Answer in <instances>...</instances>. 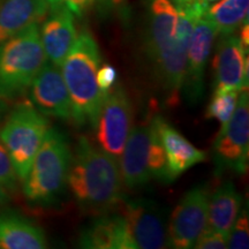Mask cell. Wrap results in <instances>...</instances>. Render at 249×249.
I'll return each mask as SVG.
<instances>
[{
	"label": "cell",
	"instance_id": "obj_29",
	"mask_svg": "<svg viewBox=\"0 0 249 249\" xmlns=\"http://www.w3.org/2000/svg\"><path fill=\"white\" fill-rule=\"evenodd\" d=\"M239 39H240L242 45H244L245 48L248 50V45H249V24H248V22H245L241 26V33H240V37H239Z\"/></svg>",
	"mask_w": 249,
	"mask_h": 249
},
{
	"label": "cell",
	"instance_id": "obj_32",
	"mask_svg": "<svg viewBox=\"0 0 249 249\" xmlns=\"http://www.w3.org/2000/svg\"><path fill=\"white\" fill-rule=\"evenodd\" d=\"M2 113H4V104H2V101L0 99V120H1Z\"/></svg>",
	"mask_w": 249,
	"mask_h": 249
},
{
	"label": "cell",
	"instance_id": "obj_13",
	"mask_svg": "<svg viewBox=\"0 0 249 249\" xmlns=\"http://www.w3.org/2000/svg\"><path fill=\"white\" fill-rule=\"evenodd\" d=\"M248 50L238 36L224 35L213 58V90L242 91L248 88Z\"/></svg>",
	"mask_w": 249,
	"mask_h": 249
},
{
	"label": "cell",
	"instance_id": "obj_3",
	"mask_svg": "<svg viewBox=\"0 0 249 249\" xmlns=\"http://www.w3.org/2000/svg\"><path fill=\"white\" fill-rule=\"evenodd\" d=\"M101 52L88 29L77 35L61 64V74L71 99V120L76 126H95L105 95L97 85Z\"/></svg>",
	"mask_w": 249,
	"mask_h": 249
},
{
	"label": "cell",
	"instance_id": "obj_33",
	"mask_svg": "<svg viewBox=\"0 0 249 249\" xmlns=\"http://www.w3.org/2000/svg\"><path fill=\"white\" fill-rule=\"evenodd\" d=\"M203 1L207 2V4H210V2H214V1H218V0H203Z\"/></svg>",
	"mask_w": 249,
	"mask_h": 249
},
{
	"label": "cell",
	"instance_id": "obj_1",
	"mask_svg": "<svg viewBox=\"0 0 249 249\" xmlns=\"http://www.w3.org/2000/svg\"><path fill=\"white\" fill-rule=\"evenodd\" d=\"M208 7L203 0L177 6L171 0H144L145 60L152 81L169 107H176L180 101L193 28Z\"/></svg>",
	"mask_w": 249,
	"mask_h": 249
},
{
	"label": "cell",
	"instance_id": "obj_22",
	"mask_svg": "<svg viewBox=\"0 0 249 249\" xmlns=\"http://www.w3.org/2000/svg\"><path fill=\"white\" fill-rule=\"evenodd\" d=\"M240 92L235 90H227V91L213 90V95L205 112V118L218 120L222 126L226 124L235 110Z\"/></svg>",
	"mask_w": 249,
	"mask_h": 249
},
{
	"label": "cell",
	"instance_id": "obj_25",
	"mask_svg": "<svg viewBox=\"0 0 249 249\" xmlns=\"http://www.w3.org/2000/svg\"><path fill=\"white\" fill-rule=\"evenodd\" d=\"M229 242V234L211 230L209 227H205L203 232L196 240L194 248L196 249H225L227 248Z\"/></svg>",
	"mask_w": 249,
	"mask_h": 249
},
{
	"label": "cell",
	"instance_id": "obj_15",
	"mask_svg": "<svg viewBox=\"0 0 249 249\" xmlns=\"http://www.w3.org/2000/svg\"><path fill=\"white\" fill-rule=\"evenodd\" d=\"M152 121L166 155L170 182L176 181L186 171L207 160L203 150L196 148L163 117L156 114Z\"/></svg>",
	"mask_w": 249,
	"mask_h": 249
},
{
	"label": "cell",
	"instance_id": "obj_10",
	"mask_svg": "<svg viewBox=\"0 0 249 249\" xmlns=\"http://www.w3.org/2000/svg\"><path fill=\"white\" fill-rule=\"evenodd\" d=\"M209 198L208 185H197L186 193L173 210L167 226L169 247L194 248L196 240L208 225Z\"/></svg>",
	"mask_w": 249,
	"mask_h": 249
},
{
	"label": "cell",
	"instance_id": "obj_14",
	"mask_svg": "<svg viewBox=\"0 0 249 249\" xmlns=\"http://www.w3.org/2000/svg\"><path fill=\"white\" fill-rule=\"evenodd\" d=\"M31 104L46 117L71 120L68 90L59 67L46 61L29 88Z\"/></svg>",
	"mask_w": 249,
	"mask_h": 249
},
{
	"label": "cell",
	"instance_id": "obj_17",
	"mask_svg": "<svg viewBox=\"0 0 249 249\" xmlns=\"http://www.w3.org/2000/svg\"><path fill=\"white\" fill-rule=\"evenodd\" d=\"M39 33L46 59L60 68L77 37L74 14L66 7L50 9Z\"/></svg>",
	"mask_w": 249,
	"mask_h": 249
},
{
	"label": "cell",
	"instance_id": "obj_7",
	"mask_svg": "<svg viewBox=\"0 0 249 249\" xmlns=\"http://www.w3.org/2000/svg\"><path fill=\"white\" fill-rule=\"evenodd\" d=\"M49 129L46 116L30 101L18 103L0 128V141L11 157L21 183L26 179Z\"/></svg>",
	"mask_w": 249,
	"mask_h": 249
},
{
	"label": "cell",
	"instance_id": "obj_27",
	"mask_svg": "<svg viewBox=\"0 0 249 249\" xmlns=\"http://www.w3.org/2000/svg\"><path fill=\"white\" fill-rule=\"evenodd\" d=\"M117 70L110 64H104L97 71V85L103 92L107 93L117 82Z\"/></svg>",
	"mask_w": 249,
	"mask_h": 249
},
{
	"label": "cell",
	"instance_id": "obj_19",
	"mask_svg": "<svg viewBox=\"0 0 249 249\" xmlns=\"http://www.w3.org/2000/svg\"><path fill=\"white\" fill-rule=\"evenodd\" d=\"M48 13L46 0H0V43L39 23Z\"/></svg>",
	"mask_w": 249,
	"mask_h": 249
},
{
	"label": "cell",
	"instance_id": "obj_23",
	"mask_svg": "<svg viewBox=\"0 0 249 249\" xmlns=\"http://www.w3.org/2000/svg\"><path fill=\"white\" fill-rule=\"evenodd\" d=\"M249 247V220L248 210H240L236 220L229 233L227 248L247 249Z\"/></svg>",
	"mask_w": 249,
	"mask_h": 249
},
{
	"label": "cell",
	"instance_id": "obj_20",
	"mask_svg": "<svg viewBox=\"0 0 249 249\" xmlns=\"http://www.w3.org/2000/svg\"><path fill=\"white\" fill-rule=\"evenodd\" d=\"M242 196L234 183L226 181L220 185L209 198L208 227L229 234L241 210Z\"/></svg>",
	"mask_w": 249,
	"mask_h": 249
},
{
	"label": "cell",
	"instance_id": "obj_21",
	"mask_svg": "<svg viewBox=\"0 0 249 249\" xmlns=\"http://www.w3.org/2000/svg\"><path fill=\"white\" fill-rule=\"evenodd\" d=\"M249 0H222L208 7L207 14L222 35H231L248 22Z\"/></svg>",
	"mask_w": 249,
	"mask_h": 249
},
{
	"label": "cell",
	"instance_id": "obj_18",
	"mask_svg": "<svg viewBox=\"0 0 249 249\" xmlns=\"http://www.w3.org/2000/svg\"><path fill=\"white\" fill-rule=\"evenodd\" d=\"M44 231L17 213H0V249H45Z\"/></svg>",
	"mask_w": 249,
	"mask_h": 249
},
{
	"label": "cell",
	"instance_id": "obj_9",
	"mask_svg": "<svg viewBox=\"0 0 249 249\" xmlns=\"http://www.w3.org/2000/svg\"><path fill=\"white\" fill-rule=\"evenodd\" d=\"M93 128L99 148L118 163L133 128V107L123 86H114L103 99Z\"/></svg>",
	"mask_w": 249,
	"mask_h": 249
},
{
	"label": "cell",
	"instance_id": "obj_31",
	"mask_svg": "<svg viewBox=\"0 0 249 249\" xmlns=\"http://www.w3.org/2000/svg\"><path fill=\"white\" fill-rule=\"evenodd\" d=\"M173 5H186V4H193V2L197 1V0H172Z\"/></svg>",
	"mask_w": 249,
	"mask_h": 249
},
{
	"label": "cell",
	"instance_id": "obj_8",
	"mask_svg": "<svg viewBox=\"0 0 249 249\" xmlns=\"http://www.w3.org/2000/svg\"><path fill=\"white\" fill-rule=\"evenodd\" d=\"M214 173L226 171L244 174L248 170L249 157V98L248 89L239 93L238 104L231 119L223 124L213 143Z\"/></svg>",
	"mask_w": 249,
	"mask_h": 249
},
{
	"label": "cell",
	"instance_id": "obj_6",
	"mask_svg": "<svg viewBox=\"0 0 249 249\" xmlns=\"http://www.w3.org/2000/svg\"><path fill=\"white\" fill-rule=\"evenodd\" d=\"M123 182L134 189L152 179L170 183L167 160L154 121L133 127L119 160Z\"/></svg>",
	"mask_w": 249,
	"mask_h": 249
},
{
	"label": "cell",
	"instance_id": "obj_12",
	"mask_svg": "<svg viewBox=\"0 0 249 249\" xmlns=\"http://www.w3.org/2000/svg\"><path fill=\"white\" fill-rule=\"evenodd\" d=\"M208 11V9H207ZM218 31L204 12L196 20L186 54L182 91L187 102L195 104L204 92V73Z\"/></svg>",
	"mask_w": 249,
	"mask_h": 249
},
{
	"label": "cell",
	"instance_id": "obj_24",
	"mask_svg": "<svg viewBox=\"0 0 249 249\" xmlns=\"http://www.w3.org/2000/svg\"><path fill=\"white\" fill-rule=\"evenodd\" d=\"M18 183L20 180L18 178L14 165L4 144L0 141V186L13 195L18 192Z\"/></svg>",
	"mask_w": 249,
	"mask_h": 249
},
{
	"label": "cell",
	"instance_id": "obj_30",
	"mask_svg": "<svg viewBox=\"0 0 249 249\" xmlns=\"http://www.w3.org/2000/svg\"><path fill=\"white\" fill-rule=\"evenodd\" d=\"M12 200V194L8 191H6L2 186H0V209L5 208L9 204Z\"/></svg>",
	"mask_w": 249,
	"mask_h": 249
},
{
	"label": "cell",
	"instance_id": "obj_2",
	"mask_svg": "<svg viewBox=\"0 0 249 249\" xmlns=\"http://www.w3.org/2000/svg\"><path fill=\"white\" fill-rule=\"evenodd\" d=\"M67 185L79 207L89 213H108L124 201L119 163L85 136L71 152Z\"/></svg>",
	"mask_w": 249,
	"mask_h": 249
},
{
	"label": "cell",
	"instance_id": "obj_16",
	"mask_svg": "<svg viewBox=\"0 0 249 249\" xmlns=\"http://www.w3.org/2000/svg\"><path fill=\"white\" fill-rule=\"evenodd\" d=\"M77 245L88 249H136L123 214L101 213L80 231Z\"/></svg>",
	"mask_w": 249,
	"mask_h": 249
},
{
	"label": "cell",
	"instance_id": "obj_11",
	"mask_svg": "<svg viewBox=\"0 0 249 249\" xmlns=\"http://www.w3.org/2000/svg\"><path fill=\"white\" fill-rule=\"evenodd\" d=\"M121 214L136 249L169 247L165 214L155 201L148 198L126 200Z\"/></svg>",
	"mask_w": 249,
	"mask_h": 249
},
{
	"label": "cell",
	"instance_id": "obj_5",
	"mask_svg": "<svg viewBox=\"0 0 249 249\" xmlns=\"http://www.w3.org/2000/svg\"><path fill=\"white\" fill-rule=\"evenodd\" d=\"M46 61L38 23L0 43V99L15 102L26 95Z\"/></svg>",
	"mask_w": 249,
	"mask_h": 249
},
{
	"label": "cell",
	"instance_id": "obj_4",
	"mask_svg": "<svg viewBox=\"0 0 249 249\" xmlns=\"http://www.w3.org/2000/svg\"><path fill=\"white\" fill-rule=\"evenodd\" d=\"M71 160V151L67 138L58 129L50 127L22 181L26 200L43 208L58 203L67 187Z\"/></svg>",
	"mask_w": 249,
	"mask_h": 249
},
{
	"label": "cell",
	"instance_id": "obj_28",
	"mask_svg": "<svg viewBox=\"0 0 249 249\" xmlns=\"http://www.w3.org/2000/svg\"><path fill=\"white\" fill-rule=\"evenodd\" d=\"M95 2L96 0H61L62 7L70 9L77 18L83 17Z\"/></svg>",
	"mask_w": 249,
	"mask_h": 249
},
{
	"label": "cell",
	"instance_id": "obj_26",
	"mask_svg": "<svg viewBox=\"0 0 249 249\" xmlns=\"http://www.w3.org/2000/svg\"><path fill=\"white\" fill-rule=\"evenodd\" d=\"M98 9L102 15H116L126 20L129 15L128 0H97Z\"/></svg>",
	"mask_w": 249,
	"mask_h": 249
}]
</instances>
